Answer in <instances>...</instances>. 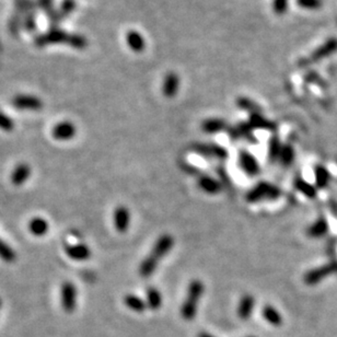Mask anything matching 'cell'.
<instances>
[{
  "label": "cell",
  "mask_w": 337,
  "mask_h": 337,
  "mask_svg": "<svg viewBox=\"0 0 337 337\" xmlns=\"http://www.w3.org/2000/svg\"><path fill=\"white\" fill-rule=\"evenodd\" d=\"M31 167L27 163H19L13 168L10 174V182L15 186H21L29 180L31 176Z\"/></svg>",
  "instance_id": "cell-14"
},
{
  "label": "cell",
  "mask_w": 337,
  "mask_h": 337,
  "mask_svg": "<svg viewBox=\"0 0 337 337\" xmlns=\"http://www.w3.org/2000/svg\"><path fill=\"white\" fill-rule=\"evenodd\" d=\"M74 8H76V1L74 0H64L60 4V9H59V15L62 16V18L64 17H67L69 16L70 13H72Z\"/></svg>",
  "instance_id": "cell-35"
},
{
  "label": "cell",
  "mask_w": 337,
  "mask_h": 337,
  "mask_svg": "<svg viewBox=\"0 0 337 337\" xmlns=\"http://www.w3.org/2000/svg\"><path fill=\"white\" fill-rule=\"evenodd\" d=\"M246 337H255V336H246Z\"/></svg>",
  "instance_id": "cell-42"
},
{
  "label": "cell",
  "mask_w": 337,
  "mask_h": 337,
  "mask_svg": "<svg viewBox=\"0 0 337 337\" xmlns=\"http://www.w3.org/2000/svg\"><path fill=\"white\" fill-rule=\"evenodd\" d=\"M78 290L72 282H65L60 287V304L66 313H72L77 308Z\"/></svg>",
  "instance_id": "cell-4"
},
{
  "label": "cell",
  "mask_w": 337,
  "mask_h": 337,
  "mask_svg": "<svg viewBox=\"0 0 337 337\" xmlns=\"http://www.w3.org/2000/svg\"><path fill=\"white\" fill-rule=\"evenodd\" d=\"M124 304L130 310L137 313H143L147 309V302L136 294H126L124 297Z\"/></svg>",
  "instance_id": "cell-22"
},
{
  "label": "cell",
  "mask_w": 337,
  "mask_h": 337,
  "mask_svg": "<svg viewBox=\"0 0 337 337\" xmlns=\"http://www.w3.org/2000/svg\"><path fill=\"white\" fill-rule=\"evenodd\" d=\"M282 191L278 186L269 182H259L246 193V200L249 203H259L263 200H275L280 197Z\"/></svg>",
  "instance_id": "cell-3"
},
{
  "label": "cell",
  "mask_w": 337,
  "mask_h": 337,
  "mask_svg": "<svg viewBox=\"0 0 337 337\" xmlns=\"http://www.w3.org/2000/svg\"><path fill=\"white\" fill-rule=\"evenodd\" d=\"M13 128H15V121L6 113L0 111V129L3 132H11Z\"/></svg>",
  "instance_id": "cell-34"
},
{
  "label": "cell",
  "mask_w": 337,
  "mask_h": 337,
  "mask_svg": "<svg viewBox=\"0 0 337 337\" xmlns=\"http://www.w3.org/2000/svg\"><path fill=\"white\" fill-rule=\"evenodd\" d=\"M198 337H215V336L210 333H207V332H202V333L198 334Z\"/></svg>",
  "instance_id": "cell-40"
},
{
  "label": "cell",
  "mask_w": 337,
  "mask_h": 337,
  "mask_svg": "<svg viewBox=\"0 0 337 337\" xmlns=\"http://www.w3.org/2000/svg\"><path fill=\"white\" fill-rule=\"evenodd\" d=\"M180 87V78L174 72H170L165 79L163 83V93L168 97H172L176 95L177 89Z\"/></svg>",
  "instance_id": "cell-21"
},
{
  "label": "cell",
  "mask_w": 337,
  "mask_h": 337,
  "mask_svg": "<svg viewBox=\"0 0 337 337\" xmlns=\"http://www.w3.org/2000/svg\"><path fill=\"white\" fill-rule=\"evenodd\" d=\"M205 286L202 280H192L187 288L186 297L181 308V315L185 321H193L197 314L200 298L204 294Z\"/></svg>",
  "instance_id": "cell-2"
},
{
  "label": "cell",
  "mask_w": 337,
  "mask_h": 337,
  "mask_svg": "<svg viewBox=\"0 0 337 337\" xmlns=\"http://www.w3.org/2000/svg\"><path fill=\"white\" fill-rule=\"evenodd\" d=\"M337 269V265L335 263H330L326 265H323L321 267H316L314 269L309 270L308 273L304 275V283L309 286H313L320 283L321 280L324 279L327 276L333 274Z\"/></svg>",
  "instance_id": "cell-9"
},
{
  "label": "cell",
  "mask_w": 337,
  "mask_h": 337,
  "mask_svg": "<svg viewBox=\"0 0 337 337\" xmlns=\"http://www.w3.org/2000/svg\"><path fill=\"white\" fill-rule=\"evenodd\" d=\"M227 123L221 119H208L204 120L202 124L203 132L207 134H216L222 132V130L227 129Z\"/></svg>",
  "instance_id": "cell-23"
},
{
  "label": "cell",
  "mask_w": 337,
  "mask_h": 337,
  "mask_svg": "<svg viewBox=\"0 0 337 337\" xmlns=\"http://www.w3.org/2000/svg\"><path fill=\"white\" fill-rule=\"evenodd\" d=\"M39 6L50 13L53 11V0H39Z\"/></svg>",
  "instance_id": "cell-38"
},
{
  "label": "cell",
  "mask_w": 337,
  "mask_h": 337,
  "mask_svg": "<svg viewBox=\"0 0 337 337\" xmlns=\"http://www.w3.org/2000/svg\"><path fill=\"white\" fill-rule=\"evenodd\" d=\"M69 46L76 49H84L88 46V41L84 36L80 34H72V39L69 42Z\"/></svg>",
  "instance_id": "cell-33"
},
{
  "label": "cell",
  "mask_w": 337,
  "mask_h": 337,
  "mask_svg": "<svg viewBox=\"0 0 337 337\" xmlns=\"http://www.w3.org/2000/svg\"><path fill=\"white\" fill-rule=\"evenodd\" d=\"M294 187L296 190L300 192L301 194H303L308 198H315L316 196V189L312 184L309 183L306 180L301 179V177H297L293 182Z\"/></svg>",
  "instance_id": "cell-25"
},
{
  "label": "cell",
  "mask_w": 337,
  "mask_h": 337,
  "mask_svg": "<svg viewBox=\"0 0 337 337\" xmlns=\"http://www.w3.org/2000/svg\"><path fill=\"white\" fill-rule=\"evenodd\" d=\"M77 134L76 125L70 120H62L56 124L51 129V136L58 142H68Z\"/></svg>",
  "instance_id": "cell-10"
},
{
  "label": "cell",
  "mask_w": 337,
  "mask_h": 337,
  "mask_svg": "<svg viewBox=\"0 0 337 337\" xmlns=\"http://www.w3.org/2000/svg\"><path fill=\"white\" fill-rule=\"evenodd\" d=\"M337 50V39H331L326 41L324 44L321 45L319 48L313 51L312 55L309 57V63H315L319 60L329 57L330 55L334 54Z\"/></svg>",
  "instance_id": "cell-13"
},
{
  "label": "cell",
  "mask_w": 337,
  "mask_h": 337,
  "mask_svg": "<svg viewBox=\"0 0 337 337\" xmlns=\"http://www.w3.org/2000/svg\"><path fill=\"white\" fill-rule=\"evenodd\" d=\"M193 150L200 154V156L207 158H216L223 160L228 157V150L224 147L218 144L213 143H198L193 144Z\"/></svg>",
  "instance_id": "cell-6"
},
{
  "label": "cell",
  "mask_w": 337,
  "mask_h": 337,
  "mask_svg": "<svg viewBox=\"0 0 337 337\" xmlns=\"http://www.w3.org/2000/svg\"><path fill=\"white\" fill-rule=\"evenodd\" d=\"M297 3L309 10H316L322 7V0H297Z\"/></svg>",
  "instance_id": "cell-36"
},
{
  "label": "cell",
  "mask_w": 337,
  "mask_h": 337,
  "mask_svg": "<svg viewBox=\"0 0 337 337\" xmlns=\"http://www.w3.org/2000/svg\"><path fill=\"white\" fill-rule=\"evenodd\" d=\"M1 306H2V301H1V299H0V308H1Z\"/></svg>",
  "instance_id": "cell-41"
},
{
  "label": "cell",
  "mask_w": 337,
  "mask_h": 337,
  "mask_svg": "<svg viewBox=\"0 0 337 337\" xmlns=\"http://www.w3.org/2000/svg\"><path fill=\"white\" fill-rule=\"evenodd\" d=\"M282 148H283V144L282 143H280V140L277 136L271 137V139L269 140V144H268V158L270 162H277L279 160Z\"/></svg>",
  "instance_id": "cell-31"
},
{
  "label": "cell",
  "mask_w": 337,
  "mask_h": 337,
  "mask_svg": "<svg viewBox=\"0 0 337 337\" xmlns=\"http://www.w3.org/2000/svg\"><path fill=\"white\" fill-rule=\"evenodd\" d=\"M65 252H66L67 256L69 259L77 262H83L90 259L91 256V250L87 244L84 243H76V244H69L65 247Z\"/></svg>",
  "instance_id": "cell-12"
},
{
  "label": "cell",
  "mask_w": 337,
  "mask_h": 337,
  "mask_svg": "<svg viewBox=\"0 0 337 337\" xmlns=\"http://www.w3.org/2000/svg\"><path fill=\"white\" fill-rule=\"evenodd\" d=\"M262 315H263L264 320L269 323L270 325L279 326L283 324V317L282 314L278 312V310L273 306H265L262 309Z\"/></svg>",
  "instance_id": "cell-24"
},
{
  "label": "cell",
  "mask_w": 337,
  "mask_h": 337,
  "mask_svg": "<svg viewBox=\"0 0 337 337\" xmlns=\"http://www.w3.org/2000/svg\"><path fill=\"white\" fill-rule=\"evenodd\" d=\"M314 177H315V184L317 189H325L330 183V172L327 168L323 166H316L314 170Z\"/></svg>",
  "instance_id": "cell-28"
},
{
  "label": "cell",
  "mask_w": 337,
  "mask_h": 337,
  "mask_svg": "<svg viewBox=\"0 0 337 337\" xmlns=\"http://www.w3.org/2000/svg\"><path fill=\"white\" fill-rule=\"evenodd\" d=\"M113 223L116 231L120 233L127 232L130 226V212L125 206H119L113 214Z\"/></svg>",
  "instance_id": "cell-11"
},
{
  "label": "cell",
  "mask_w": 337,
  "mask_h": 337,
  "mask_svg": "<svg viewBox=\"0 0 337 337\" xmlns=\"http://www.w3.org/2000/svg\"><path fill=\"white\" fill-rule=\"evenodd\" d=\"M24 25L26 27L27 31H34V29L36 27V23H35V19L34 16H30L26 18V20L24 22Z\"/></svg>",
  "instance_id": "cell-39"
},
{
  "label": "cell",
  "mask_w": 337,
  "mask_h": 337,
  "mask_svg": "<svg viewBox=\"0 0 337 337\" xmlns=\"http://www.w3.org/2000/svg\"><path fill=\"white\" fill-rule=\"evenodd\" d=\"M198 186L203 192L210 195L218 194L221 191V184L209 175H202L198 179Z\"/></svg>",
  "instance_id": "cell-17"
},
{
  "label": "cell",
  "mask_w": 337,
  "mask_h": 337,
  "mask_svg": "<svg viewBox=\"0 0 337 337\" xmlns=\"http://www.w3.org/2000/svg\"><path fill=\"white\" fill-rule=\"evenodd\" d=\"M174 245V239L170 235H162L158 238V240L154 243L150 253L146 256L142 263H140L138 273L140 277L149 278L157 270L158 265L160 261L165 257L168 252L173 249Z\"/></svg>",
  "instance_id": "cell-1"
},
{
  "label": "cell",
  "mask_w": 337,
  "mask_h": 337,
  "mask_svg": "<svg viewBox=\"0 0 337 337\" xmlns=\"http://www.w3.org/2000/svg\"><path fill=\"white\" fill-rule=\"evenodd\" d=\"M72 34L67 33L66 31L62 29H50L49 31L45 32L44 34L40 35L35 40V45L37 48H44L46 45H53V44H68Z\"/></svg>",
  "instance_id": "cell-5"
},
{
  "label": "cell",
  "mask_w": 337,
  "mask_h": 337,
  "mask_svg": "<svg viewBox=\"0 0 337 337\" xmlns=\"http://www.w3.org/2000/svg\"><path fill=\"white\" fill-rule=\"evenodd\" d=\"M247 123H249L252 129L274 130L276 128V125L273 123V121L263 118V116L261 115V113L252 114L250 116V120H249V121H247Z\"/></svg>",
  "instance_id": "cell-18"
},
{
  "label": "cell",
  "mask_w": 337,
  "mask_h": 337,
  "mask_svg": "<svg viewBox=\"0 0 337 337\" xmlns=\"http://www.w3.org/2000/svg\"><path fill=\"white\" fill-rule=\"evenodd\" d=\"M229 136L232 139H247L252 138V128L249 123H241L229 128Z\"/></svg>",
  "instance_id": "cell-19"
},
{
  "label": "cell",
  "mask_w": 337,
  "mask_h": 337,
  "mask_svg": "<svg viewBox=\"0 0 337 337\" xmlns=\"http://www.w3.org/2000/svg\"><path fill=\"white\" fill-rule=\"evenodd\" d=\"M254 306H255L254 297H253L252 294H244V296L240 299V301H239V304H238V309H237L238 316L243 321L249 320L252 315L253 310H254Z\"/></svg>",
  "instance_id": "cell-15"
},
{
  "label": "cell",
  "mask_w": 337,
  "mask_h": 337,
  "mask_svg": "<svg viewBox=\"0 0 337 337\" xmlns=\"http://www.w3.org/2000/svg\"><path fill=\"white\" fill-rule=\"evenodd\" d=\"M147 306L151 310H158L162 306V294L157 288L150 287L147 289Z\"/></svg>",
  "instance_id": "cell-26"
},
{
  "label": "cell",
  "mask_w": 337,
  "mask_h": 337,
  "mask_svg": "<svg viewBox=\"0 0 337 337\" xmlns=\"http://www.w3.org/2000/svg\"><path fill=\"white\" fill-rule=\"evenodd\" d=\"M238 163L241 170L249 176H256L261 172V167L257 159L247 150L239 151Z\"/></svg>",
  "instance_id": "cell-7"
},
{
  "label": "cell",
  "mask_w": 337,
  "mask_h": 337,
  "mask_svg": "<svg viewBox=\"0 0 337 337\" xmlns=\"http://www.w3.org/2000/svg\"><path fill=\"white\" fill-rule=\"evenodd\" d=\"M12 104L16 109L20 111L36 112L42 110V107H43V102L40 97L32 95H18L13 97Z\"/></svg>",
  "instance_id": "cell-8"
},
{
  "label": "cell",
  "mask_w": 337,
  "mask_h": 337,
  "mask_svg": "<svg viewBox=\"0 0 337 337\" xmlns=\"http://www.w3.org/2000/svg\"><path fill=\"white\" fill-rule=\"evenodd\" d=\"M329 231V223L325 220V218H319L313 222L310 227L308 228V236L311 238H321L325 236Z\"/></svg>",
  "instance_id": "cell-20"
},
{
  "label": "cell",
  "mask_w": 337,
  "mask_h": 337,
  "mask_svg": "<svg viewBox=\"0 0 337 337\" xmlns=\"http://www.w3.org/2000/svg\"><path fill=\"white\" fill-rule=\"evenodd\" d=\"M0 259L6 263H13L17 260V253L12 247L0 238Z\"/></svg>",
  "instance_id": "cell-29"
},
{
  "label": "cell",
  "mask_w": 337,
  "mask_h": 337,
  "mask_svg": "<svg viewBox=\"0 0 337 337\" xmlns=\"http://www.w3.org/2000/svg\"><path fill=\"white\" fill-rule=\"evenodd\" d=\"M237 105L240 107L241 110L249 112L251 115L261 113V107L257 105L254 101L247 99V97H239L237 100Z\"/></svg>",
  "instance_id": "cell-32"
},
{
  "label": "cell",
  "mask_w": 337,
  "mask_h": 337,
  "mask_svg": "<svg viewBox=\"0 0 337 337\" xmlns=\"http://www.w3.org/2000/svg\"><path fill=\"white\" fill-rule=\"evenodd\" d=\"M294 156H296V153H294V149L291 144H283L278 161L282 166L289 167L293 163Z\"/></svg>",
  "instance_id": "cell-30"
},
{
  "label": "cell",
  "mask_w": 337,
  "mask_h": 337,
  "mask_svg": "<svg viewBox=\"0 0 337 337\" xmlns=\"http://www.w3.org/2000/svg\"><path fill=\"white\" fill-rule=\"evenodd\" d=\"M27 228L31 235L34 237H43L49 230V223L43 217H34L29 221Z\"/></svg>",
  "instance_id": "cell-16"
},
{
  "label": "cell",
  "mask_w": 337,
  "mask_h": 337,
  "mask_svg": "<svg viewBox=\"0 0 337 337\" xmlns=\"http://www.w3.org/2000/svg\"><path fill=\"white\" fill-rule=\"evenodd\" d=\"M288 7V0H275L274 1V9L277 13H284L287 10Z\"/></svg>",
  "instance_id": "cell-37"
},
{
  "label": "cell",
  "mask_w": 337,
  "mask_h": 337,
  "mask_svg": "<svg viewBox=\"0 0 337 337\" xmlns=\"http://www.w3.org/2000/svg\"><path fill=\"white\" fill-rule=\"evenodd\" d=\"M126 40H127V44L132 50L142 51L144 49V45H146V43H144V40L142 36V34L138 33V32H136V31L128 32Z\"/></svg>",
  "instance_id": "cell-27"
}]
</instances>
